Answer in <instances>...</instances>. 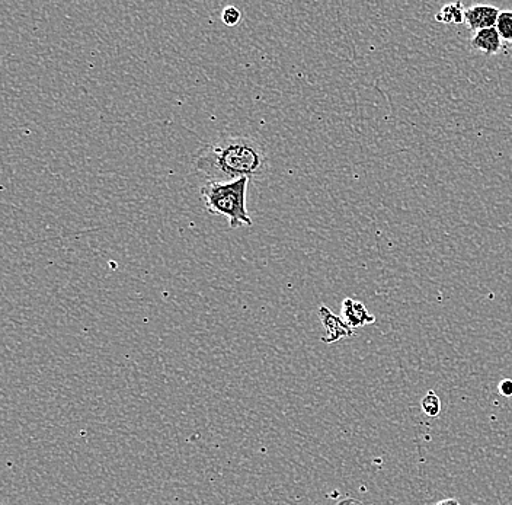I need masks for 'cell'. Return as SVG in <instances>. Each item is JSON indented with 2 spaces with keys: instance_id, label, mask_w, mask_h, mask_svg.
I'll return each mask as SVG.
<instances>
[{
  "instance_id": "5b68a950",
  "label": "cell",
  "mask_w": 512,
  "mask_h": 505,
  "mask_svg": "<svg viewBox=\"0 0 512 505\" xmlns=\"http://www.w3.org/2000/svg\"><path fill=\"white\" fill-rule=\"evenodd\" d=\"M464 14L466 11H464L462 3H451V5L444 6L435 15V21L443 22V24H463Z\"/></svg>"
},
{
  "instance_id": "8992f818",
  "label": "cell",
  "mask_w": 512,
  "mask_h": 505,
  "mask_svg": "<svg viewBox=\"0 0 512 505\" xmlns=\"http://www.w3.org/2000/svg\"><path fill=\"white\" fill-rule=\"evenodd\" d=\"M421 407L422 411H424L428 417H437L441 411V402L437 393L428 392L427 396H424V399H422Z\"/></svg>"
},
{
  "instance_id": "7a4b0ae2",
  "label": "cell",
  "mask_w": 512,
  "mask_h": 505,
  "mask_svg": "<svg viewBox=\"0 0 512 505\" xmlns=\"http://www.w3.org/2000/svg\"><path fill=\"white\" fill-rule=\"evenodd\" d=\"M248 178L232 182H206L201 187L200 196L210 214L224 216L232 229L252 226L251 216L246 209Z\"/></svg>"
},
{
  "instance_id": "52a82bcc",
  "label": "cell",
  "mask_w": 512,
  "mask_h": 505,
  "mask_svg": "<svg viewBox=\"0 0 512 505\" xmlns=\"http://www.w3.org/2000/svg\"><path fill=\"white\" fill-rule=\"evenodd\" d=\"M496 30L504 40L512 41V11H504L499 14Z\"/></svg>"
},
{
  "instance_id": "277c9868",
  "label": "cell",
  "mask_w": 512,
  "mask_h": 505,
  "mask_svg": "<svg viewBox=\"0 0 512 505\" xmlns=\"http://www.w3.org/2000/svg\"><path fill=\"white\" fill-rule=\"evenodd\" d=\"M502 37L496 27L486 28L476 33L472 40V47L475 50L483 51L486 54H496L501 50Z\"/></svg>"
},
{
  "instance_id": "6da1fadb",
  "label": "cell",
  "mask_w": 512,
  "mask_h": 505,
  "mask_svg": "<svg viewBox=\"0 0 512 505\" xmlns=\"http://www.w3.org/2000/svg\"><path fill=\"white\" fill-rule=\"evenodd\" d=\"M194 168L207 182L264 178L270 168L267 145L251 134H227L198 152Z\"/></svg>"
},
{
  "instance_id": "ba28073f",
  "label": "cell",
  "mask_w": 512,
  "mask_h": 505,
  "mask_svg": "<svg viewBox=\"0 0 512 505\" xmlns=\"http://www.w3.org/2000/svg\"><path fill=\"white\" fill-rule=\"evenodd\" d=\"M222 19L227 27H236L240 19H242V14H240L239 9L235 8V6H227V8L223 9Z\"/></svg>"
},
{
  "instance_id": "9c48e42d",
  "label": "cell",
  "mask_w": 512,
  "mask_h": 505,
  "mask_svg": "<svg viewBox=\"0 0 512 505\" xmlns=\"http://www.w3.org/2000/svg\"><path fill=\"white\" fill-rule=\"evenodd\" d=\"M499 392L504 396H512V380H502L499 383Z\"/></svg>"
},
{
  "instance_id": "30bf717a",
  "label": "cell",
  "mask_w": 512,
  "mask_h": 505,
  "mask_svg": "<svg viewBox=\"0 0 512 505\" xmlns=\"http://www.w3.org/2000/svg\"><path fill=\"white\" fill-rule=\"evenodd\" d=\"M437 505H460L459 501L457 500H444L440 501Z\"/></svg>"
},
{
  "instance_id": "3957f363",
  "label": "cell",
  "mask_w": 512,
  "mask_h": 505,
  "mask_svg": "<svg viewBox=\"0 0 512 505\" xmlns=\"http://www.w3.org/2000/svg\"><path fill=\"white\" fill-rule=\"evenodd\" d=\"M499 14H501V11L496 9L495 6H473V8L467 9L466 14H464V22H466L469 30L476 31V33H478L480 30L496 27Z\"/></svg>"
}]
</instances>
